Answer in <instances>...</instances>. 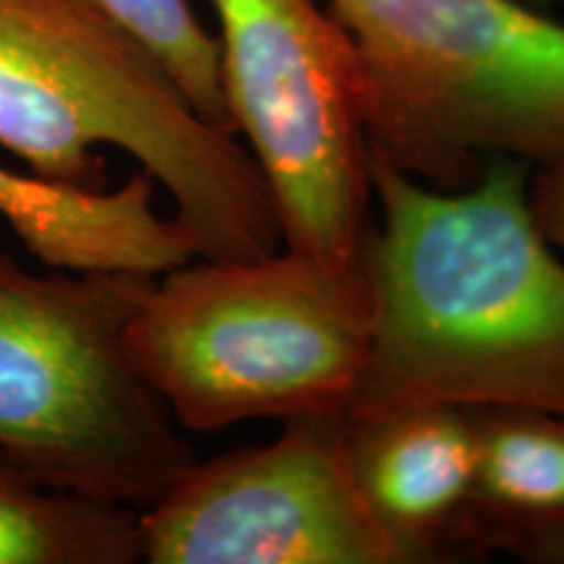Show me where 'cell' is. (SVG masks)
I'll return each mask as SVG.
<instances>
[{"mask_svg":"<svg viewBox=\"0 0 564 564\" xmlns=\"http://www.w3.org/2000/svg\"><path fill=\"white\" fill-rule=\"evenodd\" d=\"M528 171L497 160L442 192L371 158V348L345 415H564V262L535 220Z\"/></svg>","mask_w":564,"mask_h":564,"instance_id":"cell-1","label":"cell"},{"mask_svg":"<svg viewBox=\"0 0 564 564\" xmlns=\"http://www.w3.org/2000/svg\"><path fill=\"white\" fill-rule=\"evenodd\" d=\"M0 147L42 178L89 188L105 186L97 150L116 147L171 194L199 259L282 249L251 152L95 0H0Z\"/></svg>","mask_w":564,"mask_h":564,"instance_id":"cell-2","label":"cell"},{"mask_svg":"<svg viewBox=\"0 0 564 564\" xmlns=\"http://www.w3.org/2000/svg\"><path fill=\"white\" fill-rule=\"evenodd\" d=\"M366 264L282 249L192 259L152 280L126 350L183 432L348 413L371 348Z\"/></svg>","mask_w":564,"mask_h":564,"instance_id":"cell-3","label":"cell"},{"mask_svg":"<svg viewBox=\"0 0 564 564\" xmlns=\"http://www.w3.org/2000/svg\"><path fill=\"white\" fill-rule=\"evenodd\" d=\"M361 70L371 158L457 192L564 154V24L523 0H324Z\"/></svg>","mask_w":564,"mask_h":564,"instance_id":"cell-4","label":"cell"},{"mask_svg":"<svg viewBox=\"0 0 564 564\" xmlns=\"http://www.w3.org/2000/svg\"><path fill=\"white\" fill-rule=\"evenodd\" d=\"M152 280L40 274L0 251V455L58 489L139 510L199 463L126 350Z\"/></svg>","mask_w":564,"mask_h":564,"instance_id":"cell-5","label":"cell"},{"mask_svg":"<svg viewBox=\"0 0 564 564\" xmlns=\"http://www.w3.org/2000/svg\"><path fill=\"white\" fill-rule=\"evenodd\" d=\"M236 133L278 209L282 246L335 267L364 262L371 150L361 70L319 0H212Z\"/></svg>","mask_w":564,"mask_h":564,"instance_id":"cell-6","label":"cell"},{"mask_svg":"<svg viewBox=\"0 0 564 564\" xmlns=\"http://www.w3.org/2000/svg\"><path fill=\"white\" fill-rule=\"evenodd\" d=\"M141 533L150 564H405L352 478L345 413L196 463L141 510Z\"/></svg>","mask_w":564,"mask_h":564,"instance_id":"cell-7","label":"cell"},{"mask_svg":"<svg viewBox=\"0 0 564 564\" xmlns=\"http://www.w3.org/2000/svg\"><path fill=\"white\" fill-rule=\"evenodd\" d=\"M345 449L366 507L405 564L447 560L476 476L474 411L345 415Z\"/></svg>","mask_w":564,"mask_h":564,"instance_id":"cell-8","label":"cell"},{"mask_svg":"<svg viewBox=\"0 0 564 564\" xmlns=\"http://www.w3.org/2000/svg\"><path fill=\"white\" fill-rule=\"evenodd\" d=\"M158 183L137 171L118 188L17 173L0 162V217L37 262L63 272L160 278L192 262V236L154 204Z\"/></svg>","mask_w":564,"mask_h":564,"instance_id":"cell-9","label":"cell"},{"mask_svg":"<svg viewBox=\"0 0 564 564\" xmlns=\"http://www.w3.org/2000/svg\"><path fill=\"white\" fill-rule=\"evenodd\" d=\"M476 476L449 552L484 554L505 533L564 514V415L474 411Z\"/></svg>","mask_w":564,"mask_h":564,"instance_id":"cell-10","label":"cell"},{"mask_svg":"<svg viewBox=\"0 0 564 564\" xmlns=\"http://www.w3.org/2000/svg\"><path fill=\"white\" fill-rule=\"evenodd\" d=\"M144 562L141 510L58 489L0 455V564Z\"/></svg>","mask_w":564,"mask_h":564,"instance_id":"cell-11","label":"cell"},{"mask_svg":"<svg viewBox=\"0 0 564 564\" xmlns=\"http://www.w3.org/2000/svg\"><path fill=\"white\" fill-rule=\"evenodd\" d=\"M95 3L167 68L188 102L209 123L236 133L225 100L220 42L204 30L188 0H95Z\"/></svg>","mask_w":564,"mask_h":564,"instance_id":"cell-12","label":"cell"},{"mask_svg":"<svg viewBox=\"0 0 564 564\" xmlns=\"http://www.w3.org/2000/svg\"><path fill=\"white\" fill-rule=\"evenodd\" d=\"M494 552L512 554L531 564H564V514L514 528L494 544Z\"/></svg>","mask_w":564,"mask_h":564,"instance_id":"cell-13","label":"cell"},{"mask_svg":"<svg viewBox=\"0 0 564 564\" xmlns=\"http://www.w3.org/2000/svg\"><path fill=\"white\" fill-rule=\"evenodd\" d=\"M528 188L541 230L546 232L549 241L564 249V154L535 167Z\"/></svg>","mask_w":564,"mask_h":564,"instance_id":"cell-14","label":"cell"},{"mask_svg":"<svg viewBox=\"0 0 564 564\" xmlns=\"http://www.w3.org/2000/svg\"><path fill=\"white\" fill-rule=\"evenodd\" d=\"M523 3L533 6V9H544V6H546V3H552V0H523Z\"/></svg>","mask_w":564,"mask_h":564,"instance_id":"cell-15","label":"cell"}]
</instances>
